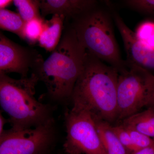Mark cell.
I'll use <instances>...</instances> for the list:
<instances>
[{
  "instance_id": "3957f363",
  "label": "cell",
  "mask_w": 154,
  "mask_h": 154,
  "mask_svg": "<svg viewBox=\"0 0 154 154\" xmlns=\"http://www.w3.org/2000/svg\"><path fill=\"white\" fill-rule=\"evenodd\" d=\"M38 81L34 72L19 79L0 72V105L8 115L12 129L32 128L53 118L52 107L35 97Z\"/></svg>"
},
{
  "instance_id": "e0dca14e",
  "label": "cell",
  "mask_w": 154,
  "mask_h": 154,
  "mask_svg": "<svg viewBox=\"0 0 154 154\" xmlns=\"http://www.w3.org/2000/svg\"><path fill=\"white\" fill-rule=\"evenodd\" d=\"M137 38L146 47L154 50V22H142L134 32Z\"/></svg>"
},
{
  "instance_id": "30bf717a",
  "label": "cell",
  "mask_w": 154,
  "mask_h": 154,
  "mask_svg": "<svg viewBox=\"0 0 154 154\" xmlns=\"http://www.w3.org/2000/svg\"><path fill=\"white\" fill-rule=\"evenodd\" d=\"M96 2L92 0H43L39 8L42 16L58 14L65 18H77L94 9Z\"/></svg>"
},
{
  "instance_id": "603a6c76",
  "label": "cell",
  "mask_w": 154,
  "mask_h": 154,
  "mask_svg": "<svg viewBox=\"0 0 154 154\" xmlns=\"http://www.w3.org/2000/svg\"><path fill=\"white\" fill-rule=\"evenodd\" d=\"M14 1L12 0H1L0 1V9H5L11 5Z\"/></svg>"
},
{
  "instance_id": "8fae6325",
  "label": "cell",
  "mask_w": 154,
  "mask_h": 154,
  "mask_svg": "<svg viewBox=\"0 0 154 154\" xmlns=\"http://www.w3.org/2000/svg\"><path fill=\"white\" fill-rule=\"evenodd\" d=\"M65 18L61 15H53L51 19L45 21L38 43L47 51H53L59 44Z\"/></svg>"
},
{
  "instance_id": "6da1fadb",
  "label": "cell",
  "mask_w": 154,
  "mask_h": 154,
  "mask_svg": "<svg viewBox=\"0 0 154 154\" xmlns=\"http://www.w3.org/2000/svg\"><path fill=\"white\" fill-rule=\"evenodd\" d=\"M118 69L87 52L71 99L94 118L117 122Z\"/></svg>"
},
{
  "instance_id": "7c38bea8",
  "label": "cell",
  "mask_w": 154,
  "mask_h": 154,
  "mask_svg": "<svg viewBox=\"0 0 154 154\" xmlns=\"http://www.w3.org/2000/svg\"><path fill=\"white\" fill-rule=\"evenodd\" d=\"M94 119L106 154H130L113 131L112 124L102 119Z\"/></svg>"
},
{
  "instance_id": "4fadbf2b",
  "label": "cell",
  "mask_w": 154,
  "mask_h": 154,
  "mask_svg": "<svg viewBox=\"0 0 154 154\" xmlns=\"http://www.w3.org/2000/svg\"><path fill=\"white\" fill-rule=\"evenodd\" d=\"M119 123L131 127L154 140V103Z\"/></svg>"
},
{
  "instance_id": "5bb4252c",
  "label": "cell",
  "mask_w": 154,
  "mask_h": 154,
  "mask_svg": "<svg viewBox=\"0 0 154 154\" xmlns=\"http://www.w3.org/2000/svg\"><path fill=\"white\" fill-rule=\"evenodd\" d=\"M25 23L18 13L7 9H0V27L3 30L15 33L22 38Z\"/></svg>"
},
{
  "instance_id": "7a4b0ae2",
  "label": "cell",
  "mask_w": 154,
  "mask_h": 154,
  "mask_svg": "<svg viewBox=\"0 0 154 154\" xmlns=\"http://www.w3.org/2000/svg\"><path fill=\"white\" fill-rule=\"evenodd\" d=\"M87 54L74 28L66 32L56 48L34 72L51 98L57 101L71 98Z\"/></svg>"
},
{
  "instance_id": "8992f818",
  "label": "cell",
  "mask_w": 154,
  "mask_h": 154,
  "mask_svg": "<svg viewBox=\"0 0 154 154\" xmlns=\"http://www.w3.org/2000/svg\"><path fill=\"white\" fill-rule=\"evenodd\" d=\"M65 123L66 154H107L94 119L87 110L73 105L65 114Z\"/></svg>"
},
{
  "instance_id": "d6986e66",
  "label": "cell",
  "mask_w": 154,
  "mask_h": 154,
  "mask_svg": "<svg viewBox=\"0 0 154 154\" xmlns=\"http://www.w3.org/2000/svg\"><path fill=\"white\" fill-rule=\"evenodd\" d=\"M125 129L129 134L135 145L139 149L144 148L154 144V140L144 134L131 127L122 124Z\"/></svg>"
},
{
  "instance_id": "ba28073f",
  "label": "cell",
  "mask_w": 154,
  "mask_h": 154,
  "mask_svg": "<svg viewBox=\"0 0 154 154\" xmlns=\"http://www.w3.org/2000/svg\"><path fill=\"white\" fill-rule=\"evenodd\" d=\"M43 61L36 51L15 43L1 33L0 72L17 73L21 78H26L30 68L36 69Z\"/></svg>"
},
{
  "instance_id": "ffe728a7",
  "label": "cell",
  "mask_w": 154,
  "mask_h": 154,
  "mask_svg": "<svg viewBox=\"0 0 154 154\" xmlns=\"http://www.w3.org/2000/svg\"><path fill=\"white\" fill-rule=\"evenodd\" d=\"M125 2L132 8L145 14L154 15V0H129Z\"/></svg>"
},
{
  "instance_id": "44dd1931",
  "label": "cell",
  "mask_w": 154,
  "mask_h": 154,
  "mask_svg": "<svg viewBox=\"0 0 154 154\" xmlns=\"http://www.w3.org/2000/svg\"><path fill=\"white\" fill-rule=\"evenodd\" d=\"M134 154H154V144L141 149Z\"/></svg>"
},
{
  "instance_id": "5b68a950",
  "label": "cell",
  "mask_w": 154,
  "mask_h": 154,
  "mask_svg": "<svg viewBox=\"0 0 154 154\" xmlns=\"http://www.w3.org/2000/svg\"><path fill=\"white\" fill-rule=\"evenodd\" d=\"M126 63L119 72L116 123L154 103V75Z\"/></svg>"
},
{
  "instance_id": "ac0fdd59",
  "label": "cell",
  "mask_w": 154,
  "mask_h": 154,
  "mask_svg": "<svg viewBox=\"0 0 154 154\" xmlns=\"http://www.w3.org/2000/svg\"><path fill=\"white\" fill-rule=\"evenodd\" d=\"M112 128L122 144L130 154H134L139 150L135 145L129 134L122 124L119 123L112 125Z\"/></svg>"
},
{
  "instance_id": "2e32d148",
  "label": "cell",
  "mask_w": 154,
  "mask_h": 154,
  "mask_svg": "<svg viewBox=\"0 0 154 154\" xmlns=\"http://www.w3.org/2000/svg\"><path fill=\"white\" fill-rule=\"evenodd\" d=\"M45 20L42 17L36 18L25 22L22 39L33 45L38 42Z\"/></svg>"
},
{
  "instance_id": "9c48e42d",
  "label": "cell",
  "mask_w": 154,
  "mask_h": 154,
  "mask_svg": "<svg viewBox=\"0 0 154 154\" xmlns=\"http://www.w3.org/2000/svg\"><path fill=\"white\" fill-rule=\"evenodd\" d=\"M113 17L124 43L126 62L143 69L154 75V50L141 43L134 31L125 24L118 14H114Z\"/></svg>"
},
{
  "instance_id": "cb8c5ba5",
  "label": "cell",
  "mask_w": 154,
  "mask_h": 154,
  "mask_svg": "<svg viewBox=\"0 0 154 154\" xmlns=\"http://www.w3.org/2000/svg\"></svg>"
},
{
  "instance_id": "7402d4cb",
  "label": "cell",
  "mask_w": 154,
  "mask_h": 154,
  "mask_svg": "<svg viewBox=\"0 0 154 154\" xmlns=\"http://www.w3.org/2000/svg\"><path fill=\"white\" fill-rule=\"evenodd\" d=\"M7 122H9V119L5 118L1 112L0 114V135L2 134L5 131L4 126Z\"/></svg>"
},
{
  "instance_id": "52a82bcc",
  "label": "cell",
  "mask_w": 154,
  "mask_h": 154,
  "mask_svg": "<svg viewBox=\"0 0 154 154\" xmlns=\"http://www.w3.org/2000/svg\"><path fill=\"white\" fill-rule=\"evenodd\" d=\"M54 119L35 127L11 128L0 135V154H45L56 137Z\"/></svg>"
},
{
  "instance_id": "9a60e30c",
  "label": "cell",
  "mask_w": 154,
  "mask_h": 154,
  "mask_svg": "<svg viewBox=\"0 0 154 154\" xmlns=\"http://www.w3.org/2000/svg\"><path fill=\"white\" fill-rule=\"evenodd\" d=\"M13 3L25 22L41 17L39 12L40 1L14 0Z\"/></svg>"
},
{
  "instance_id": "277c9868",
  "label": "cell",
  "mask_w": 154,
  "mask_h": 154,
  "mask_svg": "<svg viewBox=\"0 0 154 154\" xmlns=\"http://www.w3.org/2000/svg\"><path fill=\"white\" fill-rule=\"evenodd\" d=\"M74 29L87 52L120 71L126 66L121 57L111 19L101 10L94 9L79 17Z\"/></svg>"
}]
</instances>
